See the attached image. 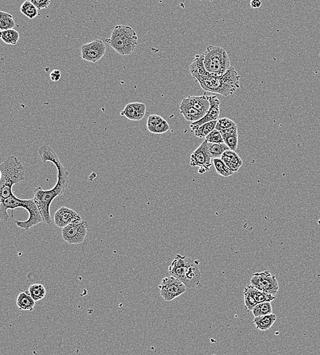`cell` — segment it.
I'll use <instances>...</instances> for the list:
<instances>
[{"mask_svg":"<svg viewBox=\"0 0 320 355\" xmlns=\"http://www.w3.org/2000/svg\"><path fill=\"white\" fill-rule=\"evenodd\" d=\"M244 301H245V307L246 310L248 311H252L254 309V307L258 304L257 302L255 301V299L253 298L249 294V293L244 291Z\"/></svg>","mask_w":320,"mask_h":355,"instance_id":"obj_33","label":"cell"},{"mask_svg":"<svg viewBox=\"0 0 320 355\" xmlns=\"http://www.w3.org/2000/svg\"><path fill=\"white\" fill-rule=\"evenodd\" d=\"M163 120L164 118L159 116V115H151L147 121V127L150 132H151L155 129V127Z\"/></svg>","mask_w":320,"mask_h":355,"instance_id":"obj_34","label":"cell"},{"mask_svg":"<svg viewBox=\"0 0 320 355\" xmlns=\"http://www.w3.org/2000/svg\"><path fill=\"white\" fill-rule=\"evenodd\" d=\"M169 129V124H168L167 121L164 119L161 122H160L159 124L155 127V129H154L151 133H154V134H163V133L167 132Z\"/></svg>","mask_w":320,"mask_h":355,"instance_id":"obj_35","label":"cell"},{"mask_svg":"<svg viewBox=\"0 0 320 355\" xmlns=\"http://www.w3.org/2000/svg\"><path fill=\"white\" fill-rule=\"evenodd\" d=\"M209 101L210 103V108L204 118L201 119L198 122L191 123L190 129L192 131H196L199 127L206 123L212 122V121L218 120L220 115V100L216 96H209Z\"/></svg>","mask_w":320,"mask_h":355,"instance_id":"obj_14","label":"cell"},{"mask_svg":"<svg viewBox=\"0 0 320 355\" xmlns=\"http://www.w3.org/2000/svg\"><path fill=\"white\" fill-rule=\"evenodd\" d=\"M229 150L225 143H211L208 142L209 155L212 159H221L225 151Z\"/></svg>","mask_w":320,"mask_h":355,"instance_id":"obj_23","label":"cell"},{"mask_svg":"<svg viewBox=\"0 0 320 355\" xmlns=\"http://www.w3.org/2000/svg\"><path fill=\"white\" fill-rule=\"evenodd\" d=\"M250 284L254 288L274 297L280 290V285L276 276L268 270L253 274Z\"/></svg>","mask_w":320,"mask_h":355,"instance_id":"obj_8","label":"cell"},{"mask_svg":"<svg viewBox=\"0 0 320 355\" xmlns=\"http://www.w3.org/2000/svg\"><path fill=\"white\" fill-rule=\"evenodd\" d=\"M276 321V315L272 313L271 315L255 317L253 323L256 328L260 331H268L272 327Z\"/></svg>","mask_w":320,"mask_h":355,"instance_id":"obj_20","label":"cell"},{"mask_svg":"<svg viewBox=\"0 0 320 355\" xmlns=\"http://www.w3.org/2000/svg\"><path fill=\"white\" fill-rule=\"evenodd\" d=\"M0 34L2 40L7 45H15L19 39V34L14 29L1 31Z\"/></svg>","mask_w":320,"mask_h":355,"instance_id":"obj_27","label":"cell"},{"mask_svg":"<svg viewBox=\"0 0 320 355\" xmlns=\"http://www.w3.org/2000/svg\"><path fill=\"white\" fill-rule=\"evenodd\" d=\"M235 126H237V124L233 120L227 118H223L219 119L218 121H217L215 129L220 131L221 133L225 132V131L229 130V129L233 128Z\"/></svg>","mask_w":320,"mask_h":355,"instance_id":"obj_31","label":"cell"},{"mask_svg":"<svg viewBox=\"0 0 320 355\" xmlns=\"http://www.w3.org/2000/svg\"><path fill=\"white\" fill-rule=\"evenodd\" d=\"M81 220V216L73 209L68 207H61L54 215V223L59 228L63 229L75 221Z\"/></svg>","mask_w":320,"mask_h":355,"instance_id":"obj_13","label":"cell"},{"mask_svg":"<svg viewBox=\"0 0 320 355\" xmlns=\"http://www.w3.org/2000/svg\"><path fill=\"white\" fill-rule=\"evenodd\" d=\"M262 2L260 0H253L251 2V6L252 8H258L261 7Z\"/></svg>","mask_w":320,"mask_h":355,"instance_id":"obj_38","label":"cell"},{"mask_svg":"<svg viewBox=\"0 0 320 355\" xmlns=\"http://www.w3.org/2000/svg\"><path fill=\"white\" fill-rule=\"evenodd\" d=\"M0 202L12 195V186L26 178V169L15 156H10L0 165Z\"/></svg>","mask_w":320,"mask_h":355,"instance_id":"obj_5","label":"cell"},{"mask_svg":"<svg viewBox=\"0 0 320 355\" xmlns=\"http://www.w3.org/2000/svg\"><path fill=\"white\" fill-rule=\"evenodd\" d=\"M180 112L183 115L186 120L192 123L198 122L204 117V115L201 114L189 103L187 98L182 99L180 105Z\"/></svg>","mask_w":320,"mask_h":355,"instance_id":"obj_16","label":"cell"},{"mask_svg":"<svg viewBox=\"0 0 320 355\" xmlns=\"http://www.w3.org/2000/svg\"><path fill=\"white\" fill-rule=\"evenodd\" d=\"M212 163L214 165L215 170L219 175L223 176V177H229L232 176L233 172L226 165L221 159H212Z\"/></svg>","mask_w":320,"mask_h":355,"instance_id":"obj_30","label":"cell"},{"mask_svg":"<svg viewBox=\"0 0 320 355\" xmlns=\"http://www.w3.org/2000/svg\"><path fill=\"white\" fill-rule=\"evenodd\" d=\"M168 272L172 276L181 281L186 288H196L202 280L200 261L180 254H176Z\"/></svg>","mask_w":320,"mask_h":355,"instance_id":"obj_4","label":"cell"},{"mask_svg":"<svg viewBox=\"0 0 320 355\" xmlns=\"http://www.w3.org/2000/svg\"><path fill=\"white\" fill-rule=\"evenodd\" d=\"M106 46L103 41L96 39L81 47V57L89 62L96 63L105 55Z\"/></svg>","mask_w":320,"mask_h":355,"instance_id":"obj_12","label":"cell"},{"mask_svg":"<svg viewBox=\"0 0 320 355\" xmlns=\"http://www.w3.org/2000/svg\"><path fill=\"white\" fill-rule=\"evenodd\" d=\"M146 113V106L142 102H131L127 104L122 112H120L121 116L126 117L129 120L139 121L142 120Z\"/></svg>","mask_w":320,"mask_h":355,"instance_id":"obj_15","label":"cell"},{"mask_svg":"<svg viewBox=\"0 0 320 355\" xmlns=\"http://www.w3.org/2000/svg\"><path fill=\"white\" fill-rule=\"evenodd\" d=\"M28 293L35 301H38L45 298L47 291L43 285L34 284L31 285L28 289Z\"/></svg>","mask_w":320,"mask_h":355,"instance_id":"obj_24","label":"cell"},{"mask_svg":"<svg viewBox=\"0 0 320 355\" xmlns=\"http://www.w3.org/2000/svg\"><path fill=\"white\" fill-rule=\"evenodd\" d=\"M205 140L211 143H225L220 131L215 129L205 138Z\"/></svg>","mask_w":320,"mask_h":355,"instance_id":"obj_32","label":"cell"},{"mask_svg":"<svg viewBox=\"0 0 320 355\" xmlns=\"http://www.w3.org/2000/svg\"><path fill=\"white\" fill-rule=\"evenodd\" d=\"M118 54L129 55L135 51L138 45V36L131 27L128 26H115L110 38L105 40Z\"/></svg>","mask_w":320,"mask_h":355,"instance_id":"obj_6","label":"cell"},{"mask_svg":"<svg viewBox=\"0 0 320 355\" xmlns=\"http://www.w3.org/2000/svg\"><path fill=\"white\" fill-rule=\"evenodd\" d=\"M18 208H25L29 213L28 220L15 221L16 225L20 228L28 231L39 223L45 222L34 199L22 200L14 194L0 202V219L7 221L9 219L8 209L14 210Z\"/></svg>","mask_w":320,"mask_h":355,"instance_id":"obj_3","label":"cell"},{"mask_svg":"<svg viewBox=\"0 0 320 355\" xmlns=\"http://www.w3.org/2000/svg\"><path fill=\"white\" fill-rule=\"evenodd\" d=\"M221 133V132H220ZM223 140L225 144L228 147L229 150L235 151L237 149L239 144V133H238V127H233L225 132H221Z\"/></svg>","mask_w":320,"mask_h":355,"instance_id":"obj_19","label":"cell"},{"mask_svg":"<svg viewBox=\"0 0 320 355\" xmlns=\"http://www.w3.org/2000/svg\"><path fill=\"white\" fill-rule=\"evenodd\" d=\"M205 69L209 73L222 76L231 67L227 51L221 47L209 46L204 53Z\"/></svg>","mask_w":320,"mask_h":355,"instance_id":"obj_7","label":"cell"},{"mask_svg":"<svg viewBox=\"0 0 320 355\" xmlns=\"http://www.w3.org/2000/svg\"><path fill=\"white\" fill-rule=\"evenodd\" d=\"M31 2L36 6L38 11L40 10L46 9L51 4L50 0H32Z\"/></svg>","mask_w":320,"mask_h":355,"instance_id":"obj_36","label":"cell"},{"mask_svg":"<svg viewBox=\"0 0 320 355\" xmlns=\"http://www.w3.org/2000/svg\"><path fill=\"white\" fill-rule=\"evenodd\" d=\"M159 288L161 296L166 301H173L183 295L187 289L181 281L172 276L163 278Z\"/></svg>","mask_w":320,"mask_h":355,"instance_id":"obj_10","label":"cell"},{"mask_svg":"<svg viewBox=\"0 0 320 355\" xmlns=\"http://www.w3.org/2000/svg\"><path fill=\"white\" fill-rule=\"evenodd\" d=\"M16 24L12 14L0 11V29L1 31L12 30Z\"/></svg>","mask_w":320,"mask_h":355,"instance_id":"obj_26","label":"cell"},{"mask_svg":"<svg viewBox=\"0 0 320 355\" xmlns=\"http://www.w3.org/2000/svg\"><path fill=\"white\" fill-rule=\"evenodd\" d=\"M244 291L249 293L258 303L272 302L276 298V297L272 296L271 295L267 294V293H264L263 291L254 288L251 285L246 287Z\"/></svg>","mask_w":320,"mask_h":355,"instance_id":"obj_22","label":"cell"},{"mask_svg":"<svg viewBox=\"0 0 320 355\" xmlns=\"http://www.w3.org/2000/svg\"><path fill=\"white\" fill-rule=\"evenodd\" d=\"M189 70L195 81L206 92L228 96L241 88V77L232 66L222 76L213 75L205 69L202 55H196Z\"/></svg>","mask_w":320,"mask_h":355,"instance_id":"obj_2","label":"cell"},{"mask_svg":"<svg viewBox=\"0 0 320 355\" xmlns=\"http://www.w3.org/2000/svg\"><path fill=\"white\" fill-rule=\"evenodd\" d=\"M35 301L29 294L28 290L20 293L16 299V305L20 310L32 311L34 308Z\"/></svg>","mask_w":320,"mask_h":355,"instance_id":"obj_21","label":"cell"},{"mask_svg":"<svg viewBox=\"0 0 320 355\" xmlns=\"http://www.w3.org/2000/svg\"><path fill=\"white\" fill-rule=\"evenodd\" d=\"M190 165L199 167V173L203 174L210 171L212 166V158L208 151V141L204 140L200 147L191 154Z\"/></svg>","mask_w":320,"mask_h":355,"instance_id":"obj_11","label":"cell"},{"mask_svg":"<svg viewBox=\"0 0 320 355\" xmlns=\"http://www.w3.org/2000/svg\"><path fill=\"white\" fill-rule=\"evenodd\" d=\"M221 159L233 173L239 171L240 168L243 165L241 158L235 151L231 150L225 151Z\"/></svg>","mask_w":320,"mask_h":355,"instance_id":"obj_17","label":"cell"},{"mask_svg":"<svg viewBox=\"0 0 320 355\" xmlns=\"http://www.w3.org/2000/svg\"><path fill=\"white\" fill-rule=\"evenodd\" d=\"M38 153L43 163L51 162L54 164L57 170V180L54 187L51 190H44L40 186H38L34 191L35 202L40 211L45 223L49 225L52 222L50 213L51 205L55 198L62 196L65 193L66 189L69 185L70 174L61 164L58 155L49 145H42L38 150Z\"/></svg>","mask_w":320,"mask_h":355,"instance_id":"obj_1","label":"cell"},{"mask_svg":"<svg viewBox=\"0 0 320 355\" xmlns=\"http://www.w3.org/2000/svg\"><path fill=\"white\" fill-rule=\"evenodd\" d=\"M61 75V73L60 71H59V70H54V71L50 74V78L53 81L57 82L60 80Z\"/></svg>","mask_w":320,"mask_h":355,"instance_id":"obj_37","label":"cell"},{"mask_svg":"<svg viewBox=\"0 0 320 355\" xmlns=\"http://www.w3.org/2000/svg\"><path fill=\"white\" fill-rule=\"evenodd\" d=\"M188 102L196 110L205 116L210 108L209 96L206 94L202 96H191L187 97Z\"/></svg>","mask_w":320,"mask_h":355,"instance_id":"obj_18","label":"cell"},{"mask_svg":"<svg viewBox=\"0 0 320 355\" xmlns=\"http://www.w3.org/2000/svg\"><path fill=\"white\" fill-rule=\"evenodd\" d=\"M20 11L30 19H33L38 15V9L31 1L24 2L20 6Z\"/></svg>","mask_w":320,"mask_h":355,"instance_id":"obj_29","label":"cell"},{"mask_svg":"<svg viewBox=\"0 0 320 355\" xmlns=\"http://www.w3.org/2000/svg\"><path fill=\"white\" fill-rule=\"evenodd\" d=\"M88 223L87 221L81 220L75 221L62 229L63 241L70 245H79L85 241L88 234Z\"/></svg>","mask_w":320,"mask_h":355,"instance_id":"obj_9","label":"cell"},{"mask_svg":"<svg viewBox=\"0 0 320 355\" xmlns=\"http://www.w3.org/2000/svg\"><path fill=\"white\" fill-rule=\"evenodd\" d=\"M272 311L273 309H272L271 302H264L258 303L254 307L252 312H253L254 317H262V316L271 315Z\"/></svg>","mask_w":320,"mask_h":355,"instance_id":"obj_28","label":"cell"},{"mask_svg":"<svg viewBox=\"0 0 320 355\" xmlns=\"http://www.w3.org/2000/svg\"><path fill=\"white\" fill-rule=\"evenodd\" d=\"M217 121L218 120L212 121V122L206 123V124L202 125L195 131V135L198 137V138H206L216 128Z\"/></svg>","mask_w":320,"mask_h":355,"instance_id":"obj_25","label":"cell"}]
</instances>
